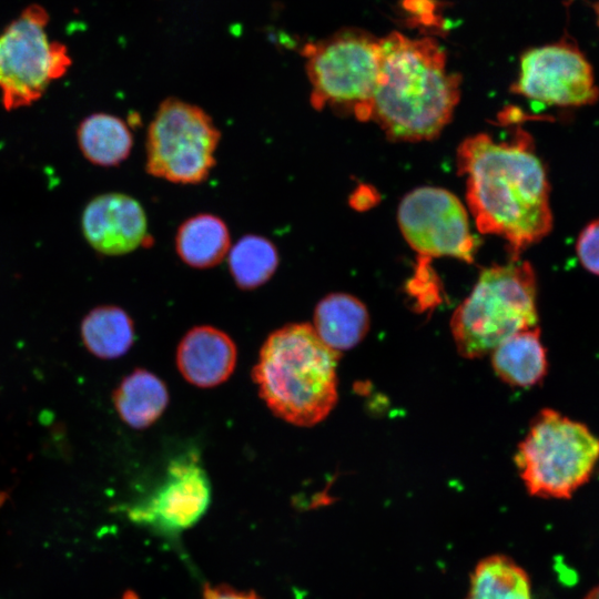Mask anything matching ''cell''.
<instances>
[{"label": "cell", "instance_id": "obj_1", "mask_svg": "<svg viewBox=\"0 0 599 599\" xmlns=\"http://www.w3.org/2000/svg\"><path fill=\"white\" fill-rule=\"evenodd\" d=\"M457 166L466 179V201L477 230L506 240L511 261L548 235L549 184L525 131L501 142L486 133L465 139Z\"/></svg>", "mask_w": 599, "mask_h": 599}, {"label": "cell", "instance_id": "obj_2", "mask_svg": "<svg viewBox=\"0 0 599 599\" xmlns=\"http://www.w3.org/2000/svg\"><path fill=\"white\" fill-rule=\"evenodd\" d=\"M460 82L436 40L392 32L380 39L372 120L390 140H432L451 120Z\"/></svg>", "mask_w": 599, "mask_h": 599}, {"label": "cell", "instance_id": "obj_3", "mask_svg": "<svg viewBox=\"0 0 599 599\" xmlns=\"http://www.w3.org/2000/svg\"><path fill=\"white\" fill-rule=\"evenodd\" d=\"M339 353L306 323L288 324L263 344L252 377L281 419L302 427L322 422L337 402Z\"/></svg>", "mask_w": 599, "mask_h": 599}, {"label": "cell", "instance_id": "obj_4", "mask_svg": "<svg viewBox=\"0 0 599 599\" xmlns=\"http://www.w3.org/2000/svg\"><path fill=\"white\" fill-rule=\"evenodd\" d=\"M536 276L528 262L485 268L451 316L458 353L470 359L481 357L509 336L536 327Z\"/></svg>", "mask_w": 599, "mask_h": 599}, {"label": "cell", "instance_id": "obj_5", "mask_svg": "<svg viewBox=\"0 0 599 599\" xmlns=\"http://www.w3.org/2000/svg\"><path fill=\"white\" fill-rule=\"evenodd\" d=\"M599 437L586 425L546 408L532 420L515 461L532 496L567 499L591 477Z\"/></svg>", "mask_w": 599, "mask_h": 599}, {"label": "cell", "instance_id": "obj_6", "mask_svg": "<svg viewBox=\"0 0 599 599\" xmlns=\"http://www.w3.org/2000/svg\"><path fill=\"white\" fill-rule=\"evenodd\" d=\"M311 83V104L372 120L380 61V39L359 29L339 30L302 47Z\"/></svg>", "mask_w": 599, "mask_h": 599}, {"label": "cell", "instance_id": "obj_7", "mask_svg": "<svg viewBox=\"0 0 599 599\" xmlns=\"http://www.w3.org/2000/svg\"><path fill=\"white\" fill-rule=\"evenodd\" d=\"M221 133L200 106L177 98L163 100L146 131L145 170L177 184H197L215 165Z\"/></svg>", "mask_w": 599, "mask_h": 599}, {"label": "cell", "instance_id": "obj_8", "mask_svg": "<svg viewBox=\"0 0 599 599\" xmlns=\"http://www.w3.org/2000/svg\"><path fill=\"white\" fill-rule=\"evenodd\" d=\"M45 10L26 8L0 34V92L6 110L29 106L71 65L63 44L50 41Z\"/></svg>", "mask_w": 599, "mask_h": 599}, {"label": "cell", "instance_id": "obj_9", "mask_svg": "<svg viewBox=\"0 0 599 599\" xmlns=\"http://www.w3.org/2000/svg\"><path fill=\"white\" fill-rule=\"evenodd\" d=\"M398 224L409 246L428 263L448 256L474 261L477 242L467 212L447 190L423 186L407 193L398 206Z\"/></svg>", "mask_w": 599, "mask_h": 599}, {"label": "cell", "instance_id": "obj_10", "mask_svg": "<svg viewBox=\"0 0 599 599\" xmlns=\"http://www.w3.org/2000/svg\"><path fill=\"white\" fill-rule=\"evenodd\" d=\"M511 91L531 101L557 106H582L598 100L599 89L588 59L571 41L526 50Z\"/></svg>", "mask_w": 599, "mask_h": 599}, {"label": "cell", "instance_id": "obj_11", "mask_svg": "<svg viewBox=\"0 0 599 599\" xmlns=\"http://www.w3.org/2000/svg\"><path fill=\"white\" fill-rule=\"evenodd\" d=\"M211 501V484L194 454L169 465L161 485L130 509L132 520L164 531H181L194 526Z\"/></svg>", "mask_w": 599, "mask_h": 599}, {"label": "cell", "instance_id": "obj_12", "mask_svg": "<svg viewBox=\"0 0 599 599\" xmlns=\"http://www.w3.org/2000/svg\"><path fill=\"white\" fill-rule=\"evenodd\" d=\"M141 203L119 192L97 195L81 215L84 238L98 253L118 256L151 243Z\"/></svg>", "mask_w": 599, "mask_h": 599}, {"label": "cell", "instance_id": "obj_13", "mask_svg": "<svg viewBox=\"0 0 599 599\" xmlns=\"http://www.w3.org/2000/svg\"><path fill=\"white\" fill-rule=\"evenodd\" d=\"M183 377L197 387H214L225 382L236 364V347L224 332L197 326L181 339L176 353Z\"/></svg>", "mask_w": 599, "mask_h": 599}, {"label": "cell", "instance_id": "obj_14", "mask_svg": "<svg viewBox=\"0 0 599 599\" xmlns=\"http://www.w3.org/2000/svg\"><path fill=\"white\" fill-rule=\"evenodd\" d=\"M491 364L497 376L510 386L532 387L547 374L546 349L539 328L518 332L494 348Z\"/></svg>", "mask_w": 599, "mask_h": 599}, {"label": "cell", "instance_id": "obj_15", "mask_svg": "<svg viewBox=\"0 0 599 599\" xmlns=\"http://www.w3.org/2000/svg\"><path fill=\"white\" fill-rule=\"evenodd\" d=\"M369 315L365 305L346 293H332L322 298L314 312L318 337L336 352L356 346L366 335Z\"/></svg>", "mask_w": 599, "mask_h": 599}, {"label": "cell", "instance_id": "obj_16", "mask_svg": "<svg viewBox=\"0 0 599 599\" xmlns=\"http://www.w3.org/2000/svg\"><path fill=\"white\" fill-rule=\"evenodd\" d=\"M231 248V235L225 222L211 213L186 219L177 229L175 250L179 257L196 268L217 265Z\"/></svg>", "mask_w": 599, "mask_h": 599}, {"label": "cell", "instance_id": "obj_17", "mask_svg": "<svg viewBox=\"0 0 599 599\" xmlns=\"http://www.w3.org/2000/svg\"><path fill=\"white\" fill-rule=\"evenodd\" d=\"M167 403L164 383L141 368L124 377L113 393V404L120 418L135 429L146 428L156 422Z\"/></svg>", "mask_w": 599, "mask_h": 599}, {"label": "cell", "instance_id": "obj_18", "mask_svg": "<svg viewBox=\"0 0 599 599\" xmlns=\"http://www.w3.org/2000/svg\"><path fill=\"white\" fill-rule=\"evenodd\" d=\"M77 139L81 153L92 164L115 166L131 153L133 135L129 125L109 113H92L78 126Z\"/></svg>", "mask_w": 599, "mask_h": 599}, {"label": "cell", "instance_id": "obj_19", "mask_svg": "<svg viewBox=\"0 0 599 599\" xmlns=\"http://www.w3.org/2000/svg\"><path fill=\"white\" fill-rule=\"evenodd\" d=\"M81 338L87 349L102 359L124 355L134 342V325L121 307L113 305L91 309L81 323Z\"/></svg>", "mask_w": 599, "mask_h": 599}, {"label": "cell", "instance_id": "obj_20", "mask_svg": "<svg viewBox=\"0 0 599 599\" xmlns=\"http://www.w3.org/2000/svg\"><path fill=\"white\" fill-rule=\"evenodd\" d=\"M466 599H531L530 579L510 557L491 555L473 570Z\"/></svg>", "mask_w": 599, "mask_h": 599}, {"label": "cell", "instance_id": "obj_21", "mask_svg": "<svg viewBox=\"0 0 599 599\" xmlns=\"http://www.w3.org/2000/svg\"><path fill=\"white\" fill-rule=\"evenodd\" d=\"M227 261L236 285L242 290H253L273 276L280 256L271 240L257 234H246L231 246Z\"/></svg>", "mask_w": 599, "mask_h": 599}, {"label": "cell", "instance_id": "obj_22", "mask_svg": "<svg viewBox=\"0 0 599 599\" xmlns=\"http://www.w3.org/2000/svg\"><path fill=\"white\" fill-rule=\"evenodd\" d=\"M576 250L582 266L599 275V219L583 227L578 236Z\"/></svg>", "mask_w": 599, "mask_h": 599}, {"label": "cell", "instance_id": "obj_23", "mask_svg": "<svg viewBox=\"0 0 599 599\" xmlns=\"http://www.w3.org/2000/svg\"><path fill=\"white\" fill-rule=\"evenodd\" d=\"M202 599H262L255 591L237 590L230 586H205Z\"/></svg>", "mask_w": 599, "mask_h": 599}, {"label": "cell", "instance_id": "obj_24", "mask_svg": "<svg viewBox=\"0 0 599 599\" xmlns=\"http://www.w3.org/2000/svg\"><path fill=\"white\" fill-rule=\"evenodd\" d=\"M585 599H599V585L591 589Z\"/></svg>", "mask_w": 599, "mask_h": 599}, {"label": "cell", "instance_id": "obj_25", "mask_svg": "<svg viewBox=\"0 0 599 599\" xmlns=\"http://www.w3.org/2000/svg\"><path fill=\"white\" fill-rule=\"evenodd\" d=\"M595 11H596V16H597V23H598V27H599V2L596 3Z\"/></svg>", "mask_w": 599, "mask_h": 599}]
</instances>
